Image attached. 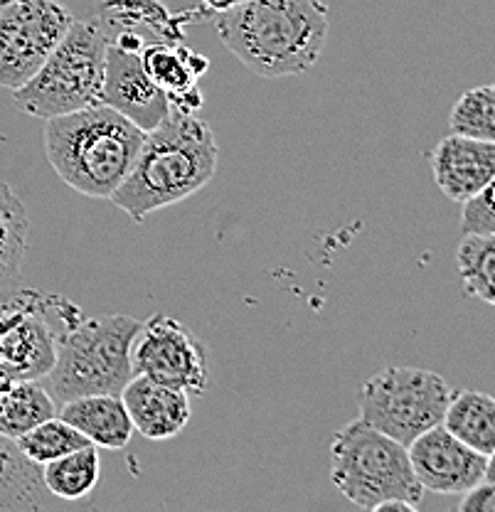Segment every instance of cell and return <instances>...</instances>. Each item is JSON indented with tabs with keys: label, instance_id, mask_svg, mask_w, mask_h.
Instances as JSON below:
<instances>
[{
	"label": "cell",
	"instance_id": "6da1fadb",
	"mask_svg": "<svg viewBox=\"0 0 495 512\" xmlns=\"http://www.w3.org/2000/svg\"><path fill=\"white\" fill-rule=\"evenodd\" d=\"M215 133L207 121L170 106L168 116L143 133L141 148L124 183L109 200L133 222L200 192L217 173Z\"/></svg>",
	"mask_w": 495,
	"mask_h": 512
},
{
	"label": "cell",
	"instance_id": "7a4b0ae2",
	"mask_svg": "<svg viewBox=\"0 0 495 512\" xmlns=\"http://www.w3.org/2000/svg\"><path fill=\"white\" fill-rule=\"evenodd\" d=\"M217 15L222 45L264 79L311 72L330 28L323 0H244Z\"/></svg>",
	"mask_w": 495,
	"mask_h": 512
},
{
	"label": "cell",
	"instance_id": "3957f363",
	"mask_svg": "<svg viewBox=\"0 0 495 512\" xmlns=\"http://www.w3.org/2000/svg\"><path fill=\"white\" fill-rule=\"evenodd\" d=\"M143 133L106 104H94L45 124V156L62 183L79 195L109 200L129 175Z\"/></svg>",
	"mask_w": 495,
	"mask_h": 512
},
{
	"label": "cell",
	"instance_id": "277c9868",
	"mask_svg": "<svg viewBox=\"0 0 495 512\" xmlns=\"http://www.w3.org/2000/svg\"><path fill=\"white\" fill-rule=\"evenodd\" d=\"M141 320L131 316H92L67 325L57 338V355L45 387L57 402L87 394H121L131 382V345Z\"/></svg>",
	"mask_w": 495,
	"mask_h": 512
},
{
	"label": "cell",
	"instance_id": "5b68a950",
	"mask_svg": "<svg viewBox=\"0 0 495 512\" xmlns=\"http://www.w3.org/2000/svg\"><path fill=\"white\" fill-rule=\"evenodd\" d=\"M330 480L345 500L367 512L390 500L417 510L424 498L407 446L363 419L345 424L330 441Z\"/></svg>",
	"mask_w": 495,
	"mask_h": 512
},
{
	"label": "cell",
	"instance_id": "8992f818",
	"mask_svg": "<svg viewBox=\"0 0 495 512\" xmlns=\"http://www.w3.org/2000/svg\"><path fill=\"white\" fill-rule=\"evenodd\" d=\"M106 35L94 20H74L50 57L13 92L15 106L35 119H55L101 104Z\"/></svg>",
	"mask_w": 495,
	"mask_h": 512
},
{
	"label": "cell",
	"instance_id": "52a82bcc",
	"mask_svg": "<svg viewBox=\"0 0 495 512\" xmlns=\"http://www.w3.org/2000/svg\"><path fill=\"white\" fill-rule=\"evenodd\" d=\"M454 389L422 367H385L363 384L360 419L402 446L444 421Z\"/></svg>",
	"mask_w": 495,
	"mask_h": 512
},
{
	"label": "cell",
	"instance_id": "ba28073f",
	"mask_svg": "<svg viewBox=\"0 0 495 512\" xmlns=\"http://www.w3.org/2000/svg\"><path fill=\"white\" fill-rule=\"evenodd\" d=\"M79 308L55 293L20 291L0 301V380H42L57 355V338Z\"/></svg>",
	"mask_w": 495,
	"mask_h": 512
},
{
	"label": "cell",
	"instance_id": "9c48e42d",
	"mask_svg": "<svg viewBox=\"0 0 495 512\" xmlns=\"http://www.w3.org/2000/svg\"><path fill=\"white\" fill-rule=\"evenodd\" d=\"M72 23L74 15L60 0H0V87H23Z\"/></svg>",
	"mask_w": 495,
	"mask_h": 512
},
{
	"label": "cell",
	"instance_id": "30bf717a",
	"mask_svg": "<svg viewBox=\"0 0 495 512\" xmlns=\"http://www.w3.org/2000/svg\"><path fill=\"white\" fill-rule=\"evenodd\" d=\"M133 375L202 394L210 387V362L198 335L173 316H153L141 323L131 345Z\"/></svg>",
	"mask_w": 495,
	"mask_h": 512
},
{
	"label": "cell",
	"instance_id": "8fae6325",
	"mask_svg": "<svg viewBox=\"0 0 495 512\" xmlns=\"http://www.w3.org/2000/svg\"><path fill=\"white\" fill-rule=\"evenodd\" d=\"M143 45L146 42L136 32H119L116 37H106L101 104L124 114L141 131H151L168 116L170 99L143 67Z\"/></svg>",
	"mask_w": 495,
	"mask_h": 512
},
{
	"label": "cell",
	"instance_id": "7c38bea8",
	"mask_svg": "<svg viewBox=\"0 0 495 512\" xmlns=\"http://www.w3.org/2000/svg\"><path fill=\"white\" fill-rule=\"evenodd\" d=\"M417 480L439 495H463L486 480L488 456L456 439L444 424L424 431L407 446Z\"/></svg>",
	"mask_w": 495,
	"mask_h": 512
},
{
	"label": "cell",
	"instance_id": "4fadbf2b",
	"mask_svg": "<svg viewBox=\"0 0 495 512\" xmlns=\"http://www.w3.org/2000/svg\"><path fill=\"white\" fill-rule=\"evenodd\" d=\"M431 175L451 202L466 205L495 178V143L449 133L429 156Z\"/></svg>",
	"mask_w": 495,
	"mask_h": 512
},
{
	"label": "cell",
	"instance_id": "5bb4252c",
	"mask_svg": "<svg viewBox=\"0 0 495 512\" xmlns=\"http://www.w3.org/2000/svg\"><path fill=\"white\" fill-rule=\"evenodd\" d=\"M133 431L151 441L175 439L190 421V394L148 377L133 375L121 389Z\"/></svg>",
	"mask_w": 495,
	"mask_h": 512
},
{
	"label": "cell",
	"instance_id": "9a60e30c",
	"mask_svg": "<svg viewBox=\"0 0 495 512\" xmlns=\"http://www.w3.org/2000/svg\"><path fill=\"white\" fill-rule=\"evenodd\" d=\"M141 62L170 99V106L190 114L200 109L202 92L198 89V77L210 67L205 55H198L178 42H148L141 50Z\"/></svg>",
	"mask_w": 495,
	"mask_h": 512
},
{
	"label": "cell",
	"instance_id": "2e32d148",
	"mask_svg": "<svg viewBox=\"0 0 495 512\" xmlns=\"http://www.w3.org/2000/svg\"><path fill=\"white\" fill-rule=\"evenodd\" d=\"M60 416L99 448L119 451L133 439L131 416L121 394H87L69 399L62 402Z\"/></svg>",
	"mask_w": 495,
	"mask_h": 512
},
{
	"label": "cell",
	"instance_id": "e0dca14e",
	"mask_svg": "<svg viewBox=\"0 0 495 512\" xmlns=\"http://www.w3.org/2000/svg\"><path fill=\"white\" fill-rule=\"evenodd\" d=\"M57 416L55 397L37 380H0V436L18 439Z\"/></svg>",
	"mask_w": 495,
	"mask_h": 512
},
{
	"label": "cell",
	"instance_id": "ac0fdd59",
	"mask_svg": "<svg viewBox=\"0 0 495 512\" xmlns=\"http://www.w3.org/2000/svg\"><path fill=\"white\" fill-rule=\"evenodd\" d=\"M441 424L473 451L483 456H491L495 451V397L488 392H454Z\"/></svg>",
	"mask_w": 495,
	"mask_h": 512
},
{
	"label": "cell",
	"instance_id": "d6986e66",
	"mask_svg": "<svg viewBox=\"0 0 495 512\" xmlns=\"http://www.w3.org/2000/svg\"><path fill=\"white\" fill-rule=\"evenodd\" d=\"M30 217L8 183H0V301L18 288L28 252Z\"/></svg>",
	"mask_w": 495,
	"mask_h": 512
},
{
	"label": "cell",
	"instance_id": "ffe728a7",
	"mask_svg": "<svg viewBox=\"0 0 495 512\" xmlns=\"http://www.w3.org/2000/svg\"><path fill=\"white\" fill-rule=\"evenodd\" d=\"M94 23L104 35L111 30H116V35L119 32L138 35V28H148L158 42H178L175 37H180L178 20L170 18L158 0H101Z\"/></svg>",
	"mask_w": 495,
	"mask_h": 512
},
{
	"label": "cell",
	"instance_id": "44dd1931",
	"mask_svg": "<svg viewBox=\"0 0 495 512\" xmlns=\"http://www.w3.org/2000/svg\"><path fill=\"white\" fill-rule=\"evenodd\" d=\"M42 485L60 500H82L97 488L101 476L99 446L87 444L42 466Z\"/></svg>",
	"mask_w": 495,
	"mask_h": 512
},
{
	"label": "cell",
	"instance_id": "7402d4cb",
	"mask_svg": "<svg viewBox=\"0 0 495 512\" xmlns=\"http://www.w3.org/2000/svg\"><path fill=\"white\" fill-rule=\"evenodd\" d=\"M463 291L495 308V232L463 234L456 247Z\"/></svg>",
	"mask_w": 495,
	"mask_h": 512
},
{
	"label": "cell",
	"instance_id": "603a6c76",
	"mask_svg": "<svg viewBox=\"0 0 495 512\" xmlns=\"http://www.w3.org/2000/svg\"><path fill=\"white\" fill-rule=\"evenodd\" d=\"M13 441L23 451V456L28 461H33L35 466H45V463L55 461V458L65 456V453H72L77 448L92 444L82 431L67 424L62 416H52V419L42 421L35 429L25 431L23 436H18Z\"/></svg>",
	"mask_w": 495,
	"mask_h": 512
},
{
	"label": "cell",
	"instance_id": "cb8c5ba5",
	"mask_svg": "<svg viewBox=\"0 0 495 512\" xmlns=\"http://www.w3.org/2000/svg\"><path fill=\"white\" fill-rule=\"evenodd\" d=\"M451 133L495 143V84L468 89L449 114Z\"/></svg>",
	"mask_w": 495,
	"mask_h": 512
},
{
	"label": "cell",
	"instance_id": "d4e9b609",
	"mask_svg": "<svg viewBox=\"0 0 495 512\" xmlns=\"http://www.w3.org/2000/svg\"><path fill=\"white\" fill-rule=\"evenodd\" d=\"M35 463L23 456L13 439L0 436V508L3 505L33 503L28 495L35 488ZM42 480V473L37 476Z\"/></svg>",
	"mask_w": 495,
	"mask_h": 512
},
{
	"label": "cell",
	"instance_id": "484cf974",
	"mask_svg": "<svg viewBox=\"0 0 495 512\" xmlns=\"http://www.w3.org/2000/svg\"><path fill=\"white\" fill-rule=\"evenodd\" d=\"M495 232V178L478 197L468 200L461 212V234Z\"/></svg>",
	"mask_w": 495,
	"mask_h": 512
},
{
	"label": "cell",
	"instance_id": "4316f807",
	"mask_svg": "<svg viewBox=\"0 0 495 512\" xmlns=\"http://www.w3.org/2000/svg\"><path fill=\"white\" fill-rule=\"evenodd\" d=\"M461 512H495V483L493 480H483L476 488L461 495L459 503Z\"/></svg>",
	"mask_w": 495,
	"mask_h": 512
},
{
	"label": "cell",
	"instance_id": "83f0119b",
	"mask_svg": "<svg viewBox=\"0 0 495 512\" xmlns=\"http://www.w3.org/2000/svg\"><path fill=\"white\" fill-rule=\"evenodd\" d=\"M200 3L207 13H222V10H230L234 5L244 3V0H200Z\"/></svg>",
	"mask_w": 495,
	"mask_h": 512
},
{
	"label": "cell",
	"instance_id": "f1b7e54d",
	"mask_svg": "<svg viewBox=\"0 0 495 512\" xmlns=\"http://www.w3.org/2000/svg\"><path fill=\"white\" fill-rule=\"evenodd\" d=\"M486 480H493L495 483V451L488 456V463H486Z\"/></svg>",
	"mask_w": 495,
	"mask_h": 512
}]
</instances>
